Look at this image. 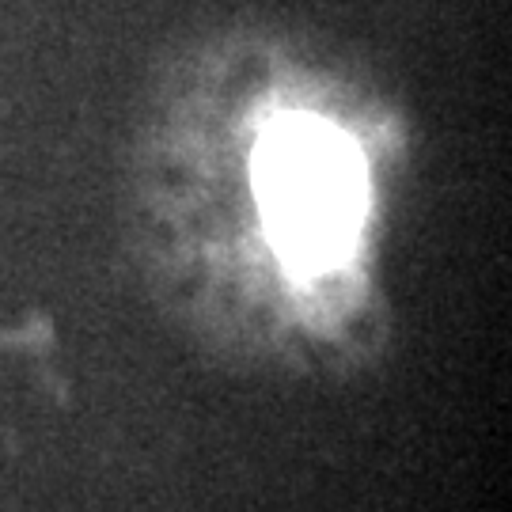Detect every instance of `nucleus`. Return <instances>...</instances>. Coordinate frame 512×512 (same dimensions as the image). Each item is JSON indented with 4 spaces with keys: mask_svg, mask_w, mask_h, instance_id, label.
I'll return each mask as SVG.
<instances>
[{
    "mask_svg": "<svg viewBox=\"0 0 512 512\" xmlns=\"http://www.w3.org/2000/svg\"><path fill=\"white\" fill-rule=\"evenodd\" d=\"M255 190L277 251L296 270H323L349 251L365 217V167L338 129L289 118L255 156Z\"/></svg>",
    "mask_w": 512,
    "mask_h": 512,
    "instance_id": "nucleus-1",
    "label": "nucleus"
}]
</instances>
